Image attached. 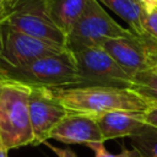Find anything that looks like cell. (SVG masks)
Wrapping results in <instances>:
<instances>
[{
    "label": "cell",
    "mask_w": 157,
    "mask_h": 157,
    "mask_svg": "<svg viewBox=\"0 0 157 157\" xmlns=\"http://www.w3.org/2000/svg\"><path fill=\"white\" fill-rule=\"evenodd\" d=\"M2 2L4 0H0V15H1V9H2Z\"/></svg>",
    "instance_id": "603a6c76"
},
{
    "label": "cell",
    "mask_w": 157,
    "mask_h": 157,
    "mask_svg": "<svg viewBox=\"0 0 157 157\" xmlns=\"http://www.w3.org/2000/svg\"><path fill=\"white\" fill-rule=\"evenodd\" d=\"M0 74L5 80L20 82L29 87L54 90L81 86L75 59L69 50L20 66L0 64Z\"/></svg>",
    "instance_id": "7a4b0ae2"
},
{
    "label": "cell",
    "mask_w": 157,
    "mask_h": 157,
    "mask_svg": "<svg viewBox=\"0 0 157 157\" xmlns=\"http://www.w3.org/2000/svg\"><path fill=\"white\" fill-rule=\"evenodd\" d=\"M141 26L144 33L157 42V5L142 11Z\"/></svg>",
    "instance_id": "2e32d148"
},
{
    "label": "cell",
    "mask_w": 157,
    "mask_h": 157,
    "mask_svg": "<svg viewBox=\"0 0 157 157\" xmlns=\"http://www.w3.org/2000/svg\"><path fill=\"white\" fill-rule=\"evenodd\" d=\"M69 113L97 117L109 112L144 113L150 103L131 88L108 86H75L52 90Z\"/></svg>",
    "instance_id": "6da1fadb"
},
{
    "label": "cell",
    "mask_w": 157,
    "mask_h": 157,
    "mask_svg": "<svg viewBox=\"0 0 157 157\" xmlns=\"http://www.w3.org/2000/svg\"><path fill=\"white\" fill-rule=\"evenodd\" d=\"M129 32L130 29L121 27L107 13L98 0H88L81 16L66 36L65 47L69 52L102 47L108 39L123 37Z\"/></svg>",
    "instance_id": "277c9868"
},
{
    "label": "cell",
    "mask_w": 157,
    "mask_h": 157,
    "mask_svg": "<svg viewBox=\"0 0 157 157\" xmlns=\"http://www.w3.org/2000/svg\"><path fill=\"white\" fill-rule=\"evenodd\" d=\"M49 139L64 144H82L86 146L94 142H104L96 118L75 113H69L54 128Z\"/></svg>",
    "instance_id": "30bf717a"
},
{
    "label": "cell",
    "mask_w": 157,
    "mask_h": 157,
    "mask_svg": "<svg viewBox=\"0 0 157 157\" xmlns=\"http://www.w3.org/2000/svg\"><path fill=\"white\" fill-rule=\"evenodd\" d=\"M102 48L131 78L139 72L156 69L157 42L148 36L130 31L123 37L108 39Z\"/></svg>",
    "instance_id": "52a82bcc"
},
{
    "label": "cell",
    "mask_w": 157,
    "mask_h": 157,
    "mask_svg": "<svg viewBox=\"0 0 157 157\" xmlns=\"http://www.w3.org/2000/svg\"><path fill=\"white\" fill-rule=\"evenodd\" d=\"M45 146H48L58 157H77L76 153L71 150V148H67V147H56V146H53L50 145L49 142H44Z\"/></svg>",
    "instance_id": "d6986e66"
},
{
    "label": "cell",
    "mask_w": 157,
    "mask_h": 157,
    "mask_svg": "<svg viewBox=\"0 0 157 157\" xmlns=\"http://www.w3.org/2000/svg\"><path fill=\"white\" fill-rule=\"evenodd\" d=\"M16 1H17V0H16ZM16 1H15V2H16ZM15 2H13V4H15Z\"/></svg>",
    "instance_id": "484cf974"
},
{
    "label": "cell",
    "mask_w": 157,
    "mask_h": 157,
    "mask_svg": "<svg viewBox=\"0 0 157 157\" xmlns=\"http://www.w3.org/2000/svg\"><path fill=\"white\" fill-rule=\"evenodd\" d=\"M2 53V29H1V25H0V54Z\"/></svg>",
    "instance_id": "7402d4cb"
},
{
    "label": "cell",
    "mask_w": 157,
    "mask_h": 157,
    "mask_svg": "<svg viewBox=\"0 0 157 157\" xmlns=\"http://www.w3.org/2000/svg\"><path fill=\"white\" fill-rule=\"evenodd\" d=\"M15 1H16V0H4V2H2V9H1V15H2V12H4L9 6H11ZM1 15H0V16H1Z\"/></svg>",
    "instance_id": "ffe728a7"
},
{
    "label": "cell",
    "mask_w": 157,
    "mask_h": 157,
    "mask_svg": "<svg viewBox=\"0 0 157 157\" xmlns=\"http://www.w3.org/2000/svg\"><path fill=\"white\" fill-rule=\"evenodd\" d=\"M87 146L94 151V153H96L94 157H140L139 152L135 148H131V150L123 148V151L120 153L113 155L107 151V148L104 147V142H94V144H90Z\"/></svg>",
    "instance_id": "e0dca14e"
},
{
    "label": "cell",
    "mask_w": 157,
    "mask_h": 157,
    "mask_svg": "<svg viewBox=\"0 0 157 157\" xmlns=\"http://www.w3.org/2000/svg\"><path fill=\"white\" fill-rule=\"evenodd\" d=\"M130 88L150 104H157V70L152 69L132 76Z\"/></svg>",
    "instance_id": "5bb4252c"
},
{
    "label": "cell",
    "mask_w": 157,
    "mask_h": 157,
    "mask_svg": "<svg viewBox=\"0 0 157 157\" xmlns=\"http://www.w3.org/2000/svg\"><path fill=\"white\" fill-rule=\"evenodd\" d=\"M70 53L75 59L81 86L131 87V77L102 47L80 48Z\"/></svg>",
    "instance_id": "8992f818"
},
{
    "label": "cell",
    "mask_w": 157,
    "mask_h": 157,
    "mask_svg": "<svg viewBox=\"0 0 157 157\" xmlns=\"http://www.w3.org/2000/svg\"><path fill=\"white\" fill-rule=\"evenodd\" d=\"M28 108L34 137L33 145L44 144L54 128L69 114L52 90L43 87H31Z\"/></svg>",
    "instance_id": "9c48e42d"
},
{
    "label": "cell",
    "mask_w": 157,
    "mask_h": 157,
    "mask_svg": "<svg viewBox=\"0 0 157 157\" xmlns=\"http://www.w3.org/2000/svg\"><path fill=\"white\" fill-rule=\"evenodd\" d=\"M130 139L132 148L139 152L140 157H157V129L145 125Z\"/></svg>",
    "instance_id": "9a60e30c"
},
{
    "label": "cell",
    "mask_w": 157,
    "mask_h": 157,
    "mask_svg": "<svg viewBox=\"0 0 157 157\" xmlns=\"http://www.w3.org/2000/svg\"><path fill=\"white\" fill-rule=\"evenodd\" d=\"M31 87L11 80L0 82V144L9 151L33 145L29 119Z\"/></svg>",
    "instance_id": "3957f363"
},
{
    "label": "cell",
    "mask_w": 157,
    "mask_h": 157,
    "mask_svg": "<svg viewBox=\"0 0 157 157\" xmlns=\"http://www.w3.org/2000/svg\"><path fill=\"white\" fill-rule=\"evenodd\" d=\"M48 13L58 28L67 36L82 11L85 10L88 0H44Z\"/></svg>",
    "instance_id": "7c38bea8"
},
{
    "label": "cell",
    "mask_w": 157,
    "mask_h": 157,
    "mask_svg": "<svg viewBox=\"0 0 157 157\" xmlns=\"http://www.w3.org/2000/svg\"><path fill=\"white\" fill-rule=\"evenodd\" d=\"M144 121L147 126L157 129V104H150L144 112Z\"/></svg>",
    "instance_id": "ac0fdd59"
},
{
    "label": "cell",
    "mask_w": 157,
    "mask_h": 157,
    "mask_svg": "<svg viewBox=\"0 0 157 157\" xmlns=\"http://www.w3.org/2000/svg\"><path fill=\"white\" fill-rule=\"evenodd\" d=\"M0 157H9V155H7V150L0 144Z\"/></svg>",
    "instance_id": "44dd1931"
},
{
    "label": "cell",
    "mask_w": 157,
    "mask_h": 157,
    "mask_svg": "<svg viewBox=\"0 0 157 157\" xmlns=\"http://www.w3.org/2000/svg\"><path fill=\"white\" fill-rule=\"evenodd\" d=\"M113 12H115L120 18H123L128 25L129 29L139 36H146L141 26L142 7L136 0H98Z\"/></svg>",
    "instance_id": "4fadbf2b"
},
{
    "label": "cell",
    "mask_w": 157,
    "mask_h": 157,
    "mask_svg": "<svg viewBox=\"0 0 157 157\" xmlns=\"http://www.w3.org/2000/svg\"><path fill=\"white\" fill-rule=\"evenodd\" d=\"M94 118L104 141L125 136L131 137L140 132L146 125L144 121V113L136 112H109Z\"/></svg>",
    "instance_id": "8fae6325"
},
{
    "label": "cell",
    "mask_w": 157,
    "mask_h": 157,
    "mask_svg": "<svg viewBox=\"0 0 157 157\" xmlns=\"http://www.w3.org/2000/svg\"><path fill=\"white\" fill-rule=\"evenodd\" d=\"M2 80H4V77H2V76H1V74H0V82H1Z\"/></svg>",
    "instance_id": "d4e9b609"
},
{
    "label": "cell",
    "mask_w": 157,
    "mask_h": 157,
    "mask_svg": "<svg viewBox=\"0 0 157 157\" xmlns=\"http://www.w3.org/2000/svg\"><path fill=\"white\" fill-rule=\"evenodd\" d=\"M1 29L2 53L0 54V64L4 65L20 66L67 50L63 44L36 38L6 26H1Z\"/></svg>",
    "instance_id": "ba28073f"
},
{
    "label": "cell",
    "mask_w": 157,
    "mask_h": 157,
    "mask_svg": "<svg viewBox=\"0 0 157 157\" xmlns=\"http://www.w3.org/2000/svg\"><path fill=\"white\" fill-rule=\"evenodd\" d=\"M0 25L65 45L66 36L50 18L44 0H17L0 16Z\"/></svg>",
    "instance_id": "5b68a950"
},
{
    "label": "cell",
    "mask_w": 157,
    "mask_h": 157,
    "mask_svg": "<svg viewBox=\"0 0 157 157\" xmlns=\"http://www.w3.org/2000/svg\"><path fill=\"white\" fill-rule=\"evenodd\" d=\"M156 70H157V54H156Z\"/></svg>",
    "instance_id": "cb8c5ba5"
}]
</instances>
